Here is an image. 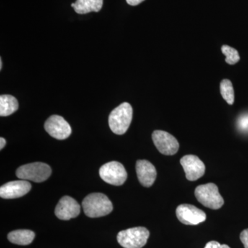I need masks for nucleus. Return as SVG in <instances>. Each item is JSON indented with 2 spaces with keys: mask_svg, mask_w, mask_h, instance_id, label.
<instances>
[{
  "mask_svg": "<svg viewBox=\"0 0 248 248\" xmlns=\"http://www.w3.org/2000/svg\"><path fill=\"white\" fill-rule=\"evenodd\" d=\"M133 108L128 103L124 102L114 109L109 115V126L117 135H124L131 124L133 119Z\"/></svg>",
  "mask_w": 248,
  "mask_h": 248,
  "instance_id": "nucleus-2",
  "label": "nucleus"
},
{
  "mask_svg": "<svg viewBox=\"0 0 248 248\" xmlns=\"http://www.w3.org/2000/svg\"><path fill=\"white\" fill-rule=\"evenodd\" d=\"M176 215L179 221L187 226H195L206 219V215L200 209L190 204H182L177 207Z\"/></svg>",
  "mask_w": 248,
  "mask_h": 248,
  "instance_id": "nucleus-8",
  "label": "nucleus"
},
{
  "mask_svg": "<svg viewBox=\"0 0 248 248\" xmlns=\"http://www.w3.org/2000/svg\"><path fill=\"white\" fill-rule=\"evenodd\" d=\"M85 215L91 218H98L108 215L113 210L112 202L102 193L90 194L82 202Z\"/></svg>",
  "mask_w": 248,
  "mask_h": 248,
  "instance_id": "nucleus-1",
  "label": "nucleus"
},
{
  "mask_svg": "<svg viewBox=\"0 0 248 248\" xmlns=\"http://www.w3.org/2000/svg\"><path fill=\"white\" fill-rule=\"evenodd\" d=\"M204 248H231L227 245H221L217 241H212L208 242Z\"/></svg>",
  "mask_w": 248,
  "mask_h": 248,
  "instance_id": "nucleus-19",
  "label": "nucleus"
},
{
  "mask_svg": "<svg viewBox=\"0 0 248 248\" xmlns=\"http://www.w3.org/2000/svg\"><path fill=\"white\" fill-rule=\"evenodd\" d=\"M51 173V169L48 164L35 162L20 166L16 171V176L22 180L41 183L47 180Z\"/></svg>",
  "mask_w": 248,
  "mask_h": 248,
  "instance_id": "nucleus-4",
  "label": "nucleus"
},
{
  "mask_svg": "<svg viewBox=\"0 0 248 248\" xmlns=\"http://www.w3.org/2000/svg\"><path fill=\"white\" fill-rule=\"evenodd\" d=\"M6 141L4 138H0V150H2L6 146Z\"/></svg>",
  "mask_w": 248,
  "mask_h": 248,
  "instance_id": "nucleus-22",
  "label": "nucleus"
},
{
  "mask_svg": "<svg viewBox=\"0 0 248 248\" xmlns=\"http://www.w3.org/2000/svg\"><path fill=\"white\" fill-rule=\"evenodd\" d=\"M80 205L76 200L68 196H64L60 200L55 210V214L61 220L71 219L79 215Z\"/></svg>",
  "mask_w": 248,
  "mask_h": 248,
  "instance_id": "nucleus-11",
  "label": "nucleus"
},
{
  "mask_svg": "<svg viewBox=\"0 0 248 248\" xmlns=\"http://www.w3.org/2000/svg\"><path fill=\"white\" fill-rule=\"evenodd\" d=\"M45 128L53 138L59 140H66L71 135V125L60 115H52L45 122Z\"/></svg>",
  "mask_w": 248,
  "mask_h": 248,
  "instance_id": "nucleus-9",
  "label": "nucleus"
},
{
  "mask_svg": "<svg viewBox=\"0 0 248 248\" xmlns=\"http://www.w3.org/2000/svg\"><path fill=\"white\" fill-rule=\"evenodd\" d=\"M19 104L14 96L1 94L0 96V116L6 117L12 115L17 111Z\"/></svg>",
  "mask_w": 248,
  "mask_h": 248,
  "instance_id": "nucleus-16",
  "label": "nucleus"
},
{
  "mask_svg": "<svg viewBox=\"0 0 248 248\" xmlns=\"http://www.w3.org/2000/svg\"><path fill=\"white\" fill-rule=\"evenodd\" d=\"M71 6H72V7L74 8L75 7V3H72Z\"/></svg>",
  "mask_w": 248,
  "mask_h": 248,
  "instance_id": "nucleus-24",
  "label": "nucleus"
},
{
  "mask_svg": "<svg viewBox=\"0 0 248 248\" xmlns=\"http://www.w3.org/2000/svg\"><path fill=\"white\" fill-rule=\"evenodd\" d=\"M144 0H126L127 3L130 6H137L141 4Z\"/></svg>",
  "mask_w": 248,
  "mask_h": 248,
  "instance_id": "nucleus-21",
  "label": "nucleus"
},
{
  "mask_svg": "<svg viewBox=\"0 0 248 248\" xmlns=\"http://www.w3.org/2000/svg\"><path fill=\"white\" fill-rule=\"evenodd\" d=\"M222 53L226 55V62L228 64L234 65L239 62V52L236 49L232 48L228 45H223L221 47Z\"/></svg>",
  "mask_w": 248,
  "mask_h": 248,
  "instance_id": "nucleus-18",
  "label": "nucleus"
},
{
  "mask_svg": "<svg viewBox=\"0 0 248 248\" xmlns=\"http://www.w3.org/2000/svg\"><path fill=\"white\" fill-rule=\"evenodd\" d=\"M187 180L194 182L203 177L205 166L203 161L195 155H189L183 156L180 160Z\"/></svg>",
  "mask_w": 248,
  "mask_h": 248,
  "instance_id": "nucleus-10",
  "label": "nucleus"
},
{
  "mask_svg": "<svg viewBox=\"0 0 248 248\" xmlns=\"http://www.w3.org/2000/svg\"><path fill=\"white\" fill-rule=\"evenodd\" d=\"M1 68H2V60L0 58V69L1 70Z\"/></svg>",
  "mask_w": 248,
  "mask_h": 248,
  "instance_id": "nucleus-23",
  "label": "nucleus"
},
{
  "mask_svg": "<svg viewBox=\"0 0 248 248\" xmlns=\"http://www.w3.org/2000/svg\"><path fill=\"white\" fill-rule=\"evenodd\" d=\"M136 172L140 184L144 187H151L156 180L157 174L156 169L147 160H138L137 161Z\"/></svg>",
  "mask_w": 248,
  "mask_h": 248,
  "instance_id": "nucleus-13",
  "label": "nucleus"
},
{
  "mask_svg": "<svg viewBox=\"0 0 248 248\" xmlns=\"http://www.w3.org/2000/svg\"></svg>",
  "mask_w": 248,
  "mask_h": 248,
  "instance_id": "nucleus-25",
  "label": "nucleus"
},
{
  "mask_svg": "<svg viewBox=\"0 0 248 248\" xmlns=\"http://www.w3.org/2000/svg\"><path fill=\"white\" fill-rule=\"evenodd\" d=\"M195 194L200 203L212 210H218L224 204V200L218 192V187L213 183L197 186Z\"/></svg>",
  "mask_w": 248,
  "mask_h": 248,
  "instance_id": "nucleus-3",
  "label": "nucleus"
},
{
  "mask_svg": "<svg viewBox=\"0 0 248 248\" xmlns=\"http://www.w3.org/2000/svg\"><path fill=\"white\" fill-rule=\"evenodd\" d=\"M31 190V184L28 181H14L6 183L0 187V197L6 200L19 198L27 195Z\"/></svg>",
  "mask_w": 248,
  "mask_h": 248,
  "instance_id": "nucleus-12",
  "label": "nucleus"
},
{
  "mask_svg": "<svg viewBox=\"0 0 248 248\" xmlns=\"http://www.w3.org/2000/svg\"><path fill=\"white\" fill-rule=\"evenodd\" d=\"M35 236V233L29 230H17L11 232L8 234V239L12 244L19 246H27L32 242Z\"/></svg>",
  "mask_w": 248,
  "mask_h": 248,
  "instance_id": "nucleus-14",
  "label": "nucleus"
},
{
  "mask_svg": "<svg viewBox=\"0 0 248 248\" xmlns=\"http://www.w3.org/2000/svg\"><path fill=\"white\" fill-rule=\"evenodd\" d=\"M99 175L104 182L116 186L123 185L128 177L125 168L118 161L103 165L99 169Z\"/></svg>",
  "mask_w": 248,
  "mask_h": 248,
  "instance_id": "nucleus-6",
  "label": "nucleus"
},
{
  "mask_svg": "<svg viewBox=\"0 0 248 248\" xmlns=\"http://www.w3.org/2000/svg\"><path fill=\"white\" fill-rule=\"evenodd\" d=\"M153 142L158 151L165 155H174L179 151V143L177 139L163 130H155L152 135Z\"/></svg>",
  "mask_w": 248,
  "mask_h": 248,
  "instance_id": "nucleus-7",
  "label": "nucleus"
},
{
  "mask_svg": "<svg viewBox=\"0 0 248 248\" xmlns=\"http://www.w3.org/2000/svg\"><path fill=\"white\" fill-rule=\"evenodd\" d=\"M150 232L144 227H137L120 232L117 241L124 248H141L146 244Z\"/></svg>",
  "mask_w": 248,
  "mask_h": 248,
  "instance_id": "nucleus-5",
  "label": "nucleus"
},
{
  "mask_svg": "<svg viewBox=\"0 0 248 248\" xmlns=\"http://www.w3.org/2000/svg\"><path fill=\"white\" fill-rule=\"evenodd\" d=\"M220 91L223 99L230 105H232L234 102V91L232 84L229 79L222 80L220 84Z\"/></svg>",
  "mask_w": 248,
  "mask_h": 248,
  "instance_id": "nucleus-17",
  "label": "nucleus"
},
{
  "mask_svg": "<svg viewBox=\"0 0 248 248\" xmlns=\"http://www.w3.org/2000/svg\"><path fill=\"white\" fill-rule=\"evenodd\" d=\"M240 239L244 244L245 248H248V229L244 230L240 234Z\"/></svg>",
  "mask_w": 248,
  "mask_h": 248,
  "instance_id": "nucleus-20",
  "label": "nucleus"
},
{
  "mask_svg": "<svg viewBox=\"0 0 248 248\" xmlns=\"http://www.w3.org/2000/svg\"><path fill=\"white\" fill-rule=\"evenodd\" d=\"M103 1V0H77L75 3V11L81 15L99 12L102 9Z\"/></svg>",
  "mask_w": 248,
  "mask_h": 248,
  "instance_id": "nucleus-15",
  "label": "nucleus"
}]
</instances>
